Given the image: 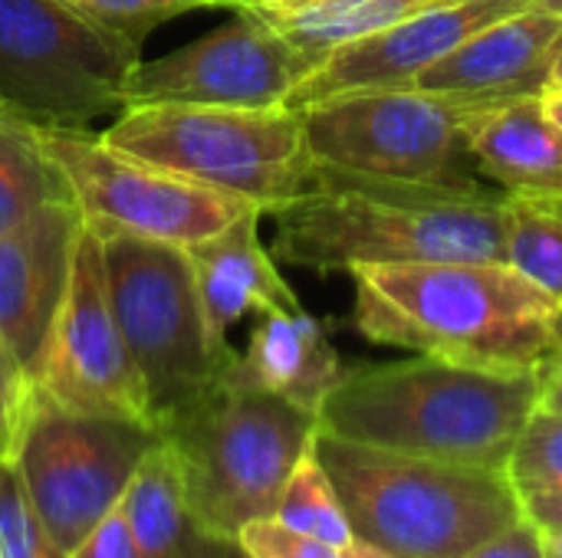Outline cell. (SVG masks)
<instances>
[{
	"instance_id": "obj_31",
	"label": "cell",
	"mask_w": 562,
	"mask_h": 558,
	"mask_svg": "<svg viewBox=\"0 0 562 558\" xmlns=\"http://www.w3.org/2000/svg\"><path fill=\"white\" fill-rule=\"evenodd\" d=\"M464 558H547L543 533L527 516H520L514 526L491 536L487 543H481L474 553H468Z\"/></svg>"
},
{
	"instance_id": "obj_29",
	"label": "cell",
	"mask_w": 562,
	"mask_h": 558,
	"mask_svg": "<svg viewBox=\"0 0 562 558\" xmlns=\"http://www.w3.org/2000/svg\"><path fill=\"white\" fill-rule=\"evenodd\" d=\"M30 378L20 368V362L10 355V349L0 342V460L16 454L23 421L30 411Z\"/></svg>"
},
{
	"instance_id": "obj_28",
	"label": "cell",
	"mask_w": 562,
	"mask_h": 558,
	"mask_svg": "<svg viewBox=\"0 0 562 558\" xmlns=\"http://www.w3.org/2000/svg\"><path fill=\"white\" fill-rule=\"evenodd\" d=\"M234 543L247 558H342V549L300 529H290L277 516L247 523Z\"/></svg>"
},
{
	"instance_id": "obj_23",
	"label": "cell",
	"mask_w": 562,
	"mask_h": 558,
	"mask_svg": "<svg viewBox=\"0 0 562 558\" xmlns=\"http://www.w3.org/2000/svg\"><path fill=\"white\" fill-rule=\"evenodd\" d=\"M507 263L562 306V201L507 194Z\"/></svg>"
},
{
	"instance_id": "obj_11",
	"label": "cell",
	"mask_w": 562,
	"mask_h": 558,
	"mask_svg": "<svg viewBox=\"0 0 562 558\" xmlns=\"http://www.w3.org/2000/svg\"><path fill=\"white\" fill-rule=\"evenodd\" d=\"M158 437L151 428L69 414L30 395L13 460L43 526L66 553L122 503Z\"/></svg>"
},
{
	"instance_id": "obj_18",
	"label": "cell",
	"mask_w": 562,
	"mask_h": 558,
	"mask_svg": "<svg viewBox=\"0 0 562 558\" xmlns=\"http://www.w3.org/2000/svg\"><path fill=\"white\" fill-rule=\"evenodd\" d=\"M346 365L319 319L306 309H273L254 326L244 352H234L224 382L286 398L319 414L326 395L339 385Z\"/></svg>"
},
{
	"instance_id": "obj_40",
	"label": "cell",
	"mask_w": 562,
	"mask_h": 558,
	"mask_svg": "<svg viewBox=\"0 0 562 558\" xmlns=\"http://www.w3.org/2000/svg\"><path fill=\"white\" fill-rule=\"evenodd\" d=\"M557 329H560V342H562V312H560V322H557Z\"/></svg>"
},
{
	"instance_id": "obj_38",
	"label": "cell",
	"mask_w": 562,
	"mask_h": 558,
	"mask_svg": "<svg viewBox=\"0 0 562 558\" xmlns=\"http://www.w3.org/2000/svg\"><path fill=\"white\" fill-rule=\"evenodd\" d=\"M547 92H562V43L560 49H557L553 69H550V86H547ZM547 92H543V95H547Z\"/></svg>"
},
{
	"instance_id": "obj_7",
	"label": "cell",
	"mask_w": 562,
	"mask_h": 558,
	"mask_svg": "<svg viewBox=\"0 0 562 558\" xmlns=\"http://www.w3.org/2000/svg\"><path fill=\"white\" fill-rule=\"evenodd\" d=\"M95 237L102 243L109 306L145 378L161 434L175 411L221 378L234 349L224 352L211 339L188 250L119 230Z\"/></svg>"
},
{
	"instance_id": "obj_12",
	"label": "cell",
	"mask_w": 562,
	"mask_h": 558,
	"mask_svg": "<svg viewBox=\"0 0 562 558\" xmlns=\"http://www.w3.org/2000/svg\"><path fill=\"white\" fill-rule=\"evenodd\" d=\"M26 378L33 395L59 411L158 431L145 378L109 306L102 243L86 224L76 240L63 306Z\"/></svg>"
},
{
	"instance_id": "obj_26",
	"label": "cell",
	"mask_w": 562,
	"mask_h": 558,
	"mask_svg": "<svg viewBox=\"0 0 562 558\" xmlns=\"http://www.w3.org/2000/svg\"><path fill=\"white\" fill-rule=\"evenodd\" d=\"M0 558H66L43 526L13 457L0 460Z\"/></svg>"
},
{
	"instance_id": "obj_36",
	"label": "cell",
	"mask_w": 562,
	"mask_h": 558,
	"mask_svg": "<svg viewBox=\"0 0 562 558\" xmlns=\"http://www.w3.org/2000/svg\"><path fill=\"white\" fill-rule=\"evenodd\" d=\"M543 109H547L550 122L562 132V92H547V95H543Z\"/></svg>"
},
{
	"instance_id": "obj_27",
	"label": "cell",
	"mask_w": 562,
	"mask_h": 558,
	"mask_svg": "<svg viewBox=\"0 0 562 558\" xmlns=\"http://www.w3.org/2000/svg\"><path fill=\"white\" fill-rule=\"evenodd\" d=\"M95 26L109 30L112 36L142 49L148 33L175 16L198 13V10H221L231 0H66Z\"/></svg>"
},
{
	"instance_id": "obj_4",
	"label": "cell",
	"mask_w": 562,
	"mask_h": 558,
	"mask_svg": "<svg viewBox=\"0 0 562 558\" xmlns=\"http://www.w3.org/2000/svg\"><path fill=\"white\" fill-rule=\"evenodd\" d=\"M313 447L356 539L395 558H464L524 516L504 470L375 451L323 431Z\"/></svg>"
},
{
	"instance_id": "obj_14",
	"label": "cell",
	"mask_w": 562,
	"mask_h": 558,
	"mask_svg": "<svg viewBox=\"0 0 562 558\" xmlns=\"http://www.w3.org/2000/svg\"><path fill=\"white\" fill-rule=\"evenodd\" d=\"M527 7H533V0H451L412 13L326 56L293 89L286 109L300 112L323 99L366 89H408L425 69L458 49L468 36Z\"/></svg>"
},
{
	"instance_id": "obj_21",
	"label": "cell",
	"mask_w": 562,
	"mask_h": 558,
	"mask_svg": "<svg viewBox=\"0 0 562 558\" xmlns=\"http://www.w3.org/2000/svg\"><path fill=\"white\" fill-rule=\"evenodd\" d=\"M122 510L138 543V556L194 558L201 529L191 520L181 467L165 437H158V444L142 457L122 493Z\"/></svg>"
},
{
	"instance_id": "obj_10",
	"label": "cell",
	"mask_w": 562,
	"mask_h": 558,
	"mask_svg": "<svg viewBox=\"0 0 562 558\" xmlns=\"http://www.w3.org/2000/svg\"><path fill=\"white\" fill-rule=\"evenodd\" d=\"M40 135L72 191L82 224L95 234L119 230L191 250L260 210L250 201L128 158L89 128H40Z\"/></svg>"
},
{
	"instance_id": "obj_32",
	"label": "cell",
	"mask_w": 562,
	"mask_h": 558,
	"mask_svg": "<svg viewBox=\"0 0 562 558\" xmlns=\"http://www.w3.org/2000/svg\"><path fill=\"white\" fill-rule=\"evenodd\" d=\"M524 516L537 526V529H562V487L557 490H537V493H524Z\"/></svg>"
},
{
	"instance_id": "obj_13",
	"label": "cell",
	"mask_w": 562,
	"mask_h": 558,
	"mask_svg": "<svg viewBox=\"0 0 562 558\" xmlns=\"http://www.w3.org/2000/svg\"><path fill=\"white\" fill-rule=\"evenodd\" d=\"M313 66L267 23L240 13L194 43L158 59H138L125 82V109L221 105L277 109ZM122 109V112H125Z\"/></svg>"
},
{
	"instance_id": "obj_2",
	"label": "cell",
	"mask_w": 562,
	"mask_h": 558,
	"mask_svg": "<svg viewBox=\"0 0 562 558\" xmlns=\"http://www.w3.org/2000/svg\"><path fill=\"white\" fill-rule=\"evenodd\" d=\"M273 260L352 273L438 260H507V194L379 181L316 164L313 184L267 210Z\"/></svg>"
},
{
	"instance_id": "obj_8",
	"label": "cell",
	"mask_w": 562,
	"mask_h": 558,
	"mask_svg": "<svg viewBox=\"0 0 562 558\" xmlns=\"http://www.w3.org/2000/svg\"><path fill=\"white\" fill-rule=\"evenodd\" d=\"M142 49L66 0H0V102L40 128H92L125 109Z\"/></svg>"
},
{
	"instance_id": "obj_1",
	"label": "cell",
	"mask_w": 562,
	"mask_h": 558,
	"mask_svg": "<svg viewBox=\"0 0 562 558\" xmlns=\"http://www.w3.org/2000/svg\"><path fill=\"white\" fill-rule=\"evenodd\" d=\"M356 329L379 345L445 362L547 372L562 358V306L507 260L352 270Z\"/></svg>"
},
{
	"instance_id": "obj_15",
	"label": "cell",
	"mask_w": 562,
	"mask_h": 558,
	"mask_svg": "<svg viewBox=\"0 0 562 558\" xmlns=\"http://www.w3.org/2000/svg\"><path fill=\"white\" fill-rule=\"evenodd\" d=\"M82 214L53 201L0 234V342L30 375L63 306Z\"/></svg>"
},
{
	"instance_id": "obj_22",
	"label": "cell",
	"mask_w": 562,
	"mask_h": 558,
	"mask_svg": "<svg viewBox=\"0 0 562 558\" xmlns=\"http://www.w3.org/2000/svg\"><path fill=\"white\" fill-rule=\"evenodd\" d=\"M53 201H72V191L49 158L40 125L0 102V234Z\"/></svg>"
},
{
	"instance_id": "obj_16",
	"label": "cell",
	"mask_w": 562,
	"mask_h": 558,
	"mask_svg": "<svg viewBox=\"0 0 562 558\" xmlns=\"http://www.w3.org/2000/svg\"><path fill=\"white\" fill-rule=\"evenodd\" d=\"M562 43V16L527 7L481 33L418 76V89L458 105H491L507 99H540Z\"/></svg>"
},
{
	"instance_id": "obj_25",
	"label": "cell",
	"mask_w": 562,
	"mask_h": 558,
	"mask_svg": "<svg viewBox=\"0 0 562 558\" xmlns=\"http://www.w3.org/2000/svg\"><path fill=\"white\" fill-rule=\"evenodd\" d=\"M507 477L517 487V493H537V490H557L562 487V414L540 405L530 421L524 424L510 460Z\"/></svg>"
},
{
	"instance_id": "obj_35",
	"label": "cell",
	"mask_w": 562,
	"mask_h": 558,
	"mask_svg": "<svg viewBox=\"0 0 562 558\" xmlns=\"http://www.w3.org/2000/svg\"><path fill=\"white\" fill-rule=\"evenodd\" d=\"M342 558H395V556H389L385 549L369 546V543H362V539H352V543L342 549Z\"/></svg>"
},
{
	"instance_id": "obj_34",
	"label": "cell",
	"mask_w": 562,
	"mask_h": 558,
	"mask_svg": "<svg viewBox=\"0 0 562 558\" xmlns=\"http://www.w3.org/2000/svg\"><path fill=\"white\" fill-rule=\"evenodd\" d=\"M194 558H247V556L240 553V546H237V543L201 536V539H198V553H194Z\"/></svg>"
},
{
	"instance_id": "obj_5",
	"label": "cell",
	"mask_w": 562,
	"mask_h": 558,
	"mask_svg": "<svg viewBox=\"0 0 562 558\" xmlns=\"http://www.w3.org/2000/svg\"><path fill=\"white\" fill-rule=\"evenodd\" d=\"M316 431L313 411L224 378L175 411L161 424V437L178 457L201 536L234 543L247 523L273 516Z\"/></svg>"
},
{
	"instance_id": "obj_33",
	"label": "cell",
	"mask_w": 562,
	"mask_h": 558,
	"mask_svg": "<svg viewBox=\"0 0 562 558\" xmlns=\"http://www.w3.org/2000/svg\"><path fill=\"white\" fill-rule=\"evenodd\" d=\"M540 405L553 408L562 414V358L557 365H550L543 372V391H540Z\"/></svg>"
},
{
	"instance_id": "obj_19",
	"label": "cell",
	"mask_w": 562,
	"mask_h": 558,
	"mask_svg": "<svg viewBox=\"0 0 562 558\" xmlns=\"http://www.w3.org/2000/svg\"><path fill=\"white\" fill-rule=\"evenodd\" d=\"M260 217L263 210H250L217 237L188 250L211 339L224 352H231L227 332L247 312L303 309L300 296L277 270L273 253L260 243Z\"/></svg>"
},
{
	"instance_id": "obj_17",
	"label": "cell",
	"mask_w": 562,
	"mask_h": 558,
	"mask_svg": "<svg viewBox=\"0 0 562 558\" xmlns=\"http://www.w3.org/2000/svg\"><path fill=\"white\" fill-rule=\"evenodd\" d=\"M471 158L501 194L562 201V132L540 99L461 105Z\"/></svg>"
},
{
	"instance_id": "obj_9",
	"label": "cell",
	"mask_w": 562,
	"mask_h": 558,
	"mask_svg": "<svg viewBox=\"0 0 562 558\" xmlns=\"http://www.w3.org/2000/svg\"><path fill=\"white\" fill-rule=\"evenodd\" d=\"M310 155L323 168L346 174L484 191L471 158L461 105L408 89H366L323 99L296 112Z\"/></svg>"
},
{
	"instance_id": "obj_20",
	"label": "cell",
	"mask_w": 562,
	"mask_h": 558,
	"mask_svg": "<svg viewBox=\"0 0 562 558\" xmlns=\"http://www.w3.org/2000/svg\"><path fill=\"white\" fill-rule=\"evenodd\" d=\"M438 3L451 0H231V10L267 23L316 69L336 49Z\"/></svg>"
},
{
	"instance_id": "obj_30",
	"label": "cell",
	"mask_w": 562,
	"mask_h": 558,
	"mask_svg": "<svg viewBox=\"0 0 562 558\" xmlns=\"http://www.w3.org/2000/svg\"><path fill=\"white\" fill-rule=\"evenodd\" d=\"M66 558H142L122 503L95 529H89L86 539L79 546H72Z\"/></svg>"
},
{
	"instance_id": "obj_6",
	"label": "cell",
	"mask_w": 562,
	"mask_h": 558,
	"mask_svg": "<svg viewBox=\"0 0 562 558\" xmlns=\"http://www.w3.org/2000/svg\"><path fill=\"white\" fill-rule=\"evenodd\" d=\"M102 141L128 158L257 204L263 214L303 194L316 178L293 109L138 105L115 115Z\"/></svg>"
},
{
	"instance_id": "obj_37",
	"label": "cell",
	"mask_w": 562,
	"mask_h": 558,
	"mask_svg": "<svg viewBox=\"0 0 562 558\" xmlns=\"http://www.w3.org/2000/svg\"><path fill=\"white\" fill-rule=\"evenodd\" d=\"M540 533H543L547 558H562V529H540Z\"/></svg>"
},
{
	"instance_id": "obj_24",
	"label": "cell",
	"mask_w": 562,
	"mask_h": 558,
	"mask_svg": "<svg viewBox=\"0 0 562 558\" xmlns=\"http://www.w3.org/2000/svg\"><path fill=\"white\" fill-rule=\"evenodd\" d=\"M273 516L280 523H286L290 529L316 536L336 549H346L356 539L349 516H346V506H342L326 467L319 464L316 447H310L303 454V460L296 464V470L290 474Z\"/></svg>"
},
{
	"instance_id": "obj_39",
	"label": "cell",
	"mask_w": 562,
	"mask_h": 558,
	"mask_svg": "<svg viewBox=\"0 0 562 558\" xmlns=\"http://www.w3.org/2000/svg\"><path fill=\"white\" fill-rule=\"evenodd\" d=\"M533 7H540V10H550V13H560L562 16V0H533Z\"/></svg>"
},
{
	"instance_id": "obj_3",
	"label": "cell",
	"mask_w": 562,
	"mask_h": 558,
	"mask_svg": "<svg viewBox=\"0 0 562 558\" xmlns=\"http://www.w3.org/2000/svg\"><path fill=\"white\" fill-rule=\"evenodd\" d=\"M543 372H497L431 355L346 368L319 408V431L349 444L504 470L540 408Z\"/></svg>"
}]
</instances>
